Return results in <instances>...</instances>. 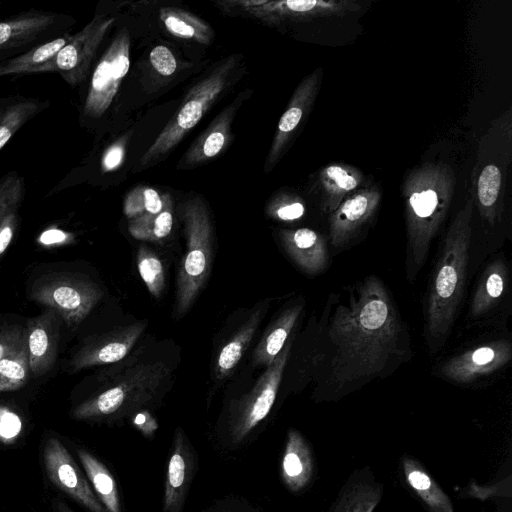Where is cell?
Returning a JSON list of instances; mask_svg holds the SVG:
<instances>
[{
  "label": "cell",
  "mask_w": 512,
  "mask_h": 512,
  "mask_svg": "<svg viewBox=\"0 0 512 512\" xmlns=\"http://www.w3.org/2000/svg\"><path fill=\"white\" fill-rule=\"evenodd\" d=\"M381 190L369 185L348 195L330 214L329 239L334 247L346 245L375 214Z\"/></svg>",
  "instance_id": "e0dca14e"
},
{
  "label": "cell",
  "mask_w": 512,
  "mask_h": 512,
  "mask_svg": "<svg viewBox=\"0 0 512 512\" xmlns=\"http://www.w3.org/2000/svg\"><path fill=\"white\" fill-rule=\"evenodd\" d=\"M29 295L33 301L56 311L69 327H75L88 316L103 292L86 277L57 273L38 279Z\"/></svg>",
  "instance_id": "ba28073f"
},
{
  "label": "cell",
  "mask_w": 512,
  "mask_h": 512,
  "mask_svg": "<svg viewBox=\"0 0 512 512\" xmlns=\"http://www.w3.org/2000/svg\"><path fill=\"white\" fill-rule=\"evenodd\" d=\"M216 4L226 13L250 17L267 25L342 16L361 7L359 3L349 0H225Z\"/></svg>",
  "instance_id": "9c48e42d"
},
{
  "label": "cell",
  "mask_w": 512,
  "mask_h": 512,
  "mask_svg": "<svg viewBox=\"0 0 512 512\" xmlns=\"http://www.w3.org/2000/svg\"><path fill=\"white\" fill-rule=\"evenodd\" d=\"M238 57L226 58L196 83L178 110L140 158L139 167H150L166 157L202 119L230 85Z\"/></svg>",
  "instance_id": "5b68a950"
},
{
  "label": "cell",
  "mask_w": 512,
  "mask_h": 512,
  "mask_svg": "<svg viewBox=\"0 0 512 512\" xmlns=\"http://www.w3.org/2000/svg\"><path fill=\"white\" fill-rule=\"evenodd\" d=\"M401 470L407 487L427 512H455L449 496L417 459L404 455L401 458Z\"/></svg>",
  "instance_id": "d4e9b609"
},
{
  "label": "cell",
  "mask_w": 512,
  "mask_h": 512,
  "mask_svg": "<svg viewBox=\"0 0 512 512\" xmlns=\"http://www.w3.org/2000/svg\"><path fill=\"white\" fill-rule=\"evenodd\" d=\"M98 393L76 406L71 417L79 421L112 422L148 407L164 392L171 369L162 361H140L123 371Z\"/></svg>",
  "instance_id": "277c9868"
},
{
  "label": "cell",
  "mask_w": 512,
  "mask_h": 512,
  "mask_svg": "<svg viewBox=\"0 0 512 512\" xmlns=\"http://www.w3.org/2000/svg\"><path fill=\"white\" fill-rule=\"evenodd\" d=\"M474 199L468 198L459 210L444 240L440 259L432 277L427 302V331L438 342L450 331L465 286Z\"/></svg>",
  "instance_id": "3957f363"
},
{
  "label": "cell",
  "mask_w": 512,
  "mask_h": 512,
  "mask_svg": "<svg viewBox=\"0 0 512 512\" xmlns=\"http://www.w3.org/2000/svg\"><path fill=\"white\" fill-rule=\"evenodd\" d=\"M54 507H56L55 512H73L69 507L59 501L54 502Z\"/></svg>",
  "instance_id": "bcb514c9"
},
{
  "label": "cell",
  "mask_w": 512,
  "mask_h": 512,
  "mask_svg": "<svg viewBox=\"0 0 512 512\" xmlns=\"http://www.w3.org/2000/svg\"><path fill=\"white\" fill-rule=\"evenodd\" d=\"M384 487L368 467L353 472L339 491L328 512H373Z\"/></svg>",
  "instance_id": "cb8c5ba5"
},
{
  "label": "cell",
  "mask_w": 512,
  "mask_h": 512,
  "mask_svg": "<svg viewBox=\"0 0 512 512\" xmlns=\"http://www.w3.org/2000/svg\"><path fill=\"white\" fill-rule=\"evenodd\" d=\"M172 198L164 195V207L158 214H146L129 221V233L138 240L158 242L166 238L173 226Z\"/></svg>",
  "instance_id": "836d02e7"
},
{
  "label": "cell",
  "mask_w": 512,
  "mask_h": 512,
  "mask_svg": "<svg viewBox=\"0 0 512 512\" xmlns=\"http://www.w3.org/2000/svg\"><path fill=\"white\" fill-rule=\"evenodd\" d=\"M125 143V138H121L106 148L100 159L102 173H109L120 167L125 157Z\"/></svg>",
  "instance_id": "7bdbcfd3"
},
{
  "label": "cell",
  "mask_w": 512,
  "mask_h": 512,
  "mask_svg": "<svg viewBox=\"0 0 512 512\" xmlns=\"http://www.w3.org/2000/svg\"><path fill=\"white\" fill-rule=\"evenodd\" d=\"M264 311L265 307L262 303L222 347L214 368L218 380L229 376L236 368L263 319Z\"/></svg>",
  "instance_id": "83f0119b"
},
{
  "label": "cell",
  "mask_w": 512,
  "mask_h": 512,
  "mask_svg": "<svg viewBox=\"0 0 512 512\" xmlns=\"http://www.w3.org/2000/svg\"><path fill=\"white\" fill-rule=\"evenodd\" d=\"M42 460L49 481L91 512H107L78 464L58 437L46 438Z\"/></svg>",
  "instance_id": "5bb4252c"
},
{
  "label": "cell",
  "mask_w": 512,
  "mask_h": 512,
  "mask_svg": "<svg viewBox=\"0 0 512 512\" xmlns=\"http://www.w3.org/2000/svg\"><path fill=\"white\" fill-rule=\"evenodd\" d=\"M76 20L65 13L30 9L0 20V62L71 32Z\"/></svg>",
  "instance_id": "8fae6325"
},
{
  "label": "cell",
  "mask_w": 512,
  "mask_h": 512,
  "mask_svg": "<svg viewBox=\"0 0 512 512\" xmlns=\"http://www.w3.org/2000/svg\"><path fill=\"white\" fill-rule=\"evenodd\" d=\"M328 338L334 350L330 379L341 386L384 375L409 349L396 306L375 276L365 278L348 303L337 306Z\"/></svg>",
  "instance_id": "6da1fadb"
},
{
  "label": "cell",
  "mask_w": 512,
  "mask_h": 512,
  "mask_svg": "<svg viewBox=\"0 0 512 512\" xmlns=\"http://www.w3.org/2000/svg\"><path fill=\"white\" fill-rule=\"evenodd\" d=\"M507 283V268L502 260L493 261L482 274L471 302L469 315L481 316L499 301Z\"/></svg>",
  "instance_id": "1f68e13d"
},
{
  "label": "cell",
  "mask_w": 512,
  "mask_h": 512,
  "mask_svg": "<svg viewBox=\"0 0 512 512\" xmlns=\"http://www.w3.org/2000/svg\"><path fill=\"white\" fill-rule=\"evenodd\" d=\"M497 123L496 153L492 154L491 149L485 140L479 153L488 157L486 163H476L474 180L476 187V198L479 211L482 217L493 226L500 217L502 201L504 198L507 170L511 162V120L510 113H507Z\"/></svg>",
  "instance_id": "4fadbf2b"
},
{
  "label": "cell",
  "mask_w": 512,
  "mask_h": 512,
  "mask_svg": "<svg viewBox=\"0 0 512 512\" xmlns=\"http://www.w3.org/2000/svg\"><path fill=\"white\" fill-rule=\"evenodd\" d=\"M116 21V17L97 12L93 18L47 64L39 73H58L72 88L81 86L93 67L98 50Z\"/></svg>",
  "instance_id": "7c38bea8"
},
{
  "label": "cell",
  "mask_w": 512,
  "mask_h": 512,
  "mask_svg": "<svg viewBox=\"0 0 512 512\" xmlns=\"http://www.w3.org/2000/svg\"><path fill=\"white\" fill-rule=\"evenodd\" d=\"M291 342L284 345L253 388L232 404L228 419V440L237 445L268 416L275 402Z\"/></svg>",
  "instance_id": "30bf717a"
},
{
  "label": "cell",
  "mask_w": 512,
  "mask_h": 512,
  "mask_svg": "<svg viewBox=\"0 0 512 512\" xmlns=\"http://www.w3.org/2000/svg\"><path fill=\"white\" fill-rule=\"evenodd\" d=\"M196 469V450L183 429L177 427L165 478L163 512H182Z\"/></svg>",
  "instance_id": "ac0fdd59"
},
{
  "label": "cell",
  "mask_w": 512,
  "mask_h": 512,
  "mask_svg": "<svg viewBox=\"0 0 512 512\" xmlns=\"http://www.w3.org/2000/svg\"><path fill=\"white\" fill-rule=\"evenodd\" d=\"M456 176L445 162H425L403 184L407 230V274L413 278L425 263L429 246L449 210Z\"/></svg>",
  "instance_id": "7a4b0ae2"
},
{
  "label": "cell",
  "mask_w": 512,
  "mask_h": 512,
  "mask_svg": "<svg viewBox=\"0 0 512 512\" xmlns=\"http://www.w3.org/2000/svg\"><path fill=\"white\" fill-rule=\"evenodd\" d=\"M270 217L280 221H295L305 213V205L300 197L290 193H280L267 207Z\"/></svg>",
  "instance_id": "f35d334b"
},
{
  "label": "cell",
  "mask_w": 512,
  "mask_h": 512,
  "mask_svg": "<svg viewBox=\"0 0 512 512\" xmlns=\"http://www.w3.org/2000/svg\"><path fill=\"white\" fill-rule=\"evenodd\" d=\"M186 251L180 261L175 313L182 317L191 308L210 273L213 258V225L204 201L194 197L182 207Z\"/></svg>",
  "instance_id": "8992f818"
},
{
  "label": "cell",
  "mask_w": 512,
  "mask_h": 512,
  "mask_svg": "<svg viewBox=\"0 0 512 512\" xmlns=\"http://www.w3.org/2000/svg\"><path fill=\"white\" fill-rule=\"evenodd\" d=\"M61 317L52 309L27 321L25 336L30 373L40 377L55 364L60 338Z\"/></svg>",
  "instance_id": "ffe728a7"
},
{
  "label": "cell",
  "mask_w": 512,
  "mask_h": 512,
  "mask_svg": "<svg viewBox=\"0 0 512 512\" xmlns=\"http://www.w3.org/2000/svg\"><path fill=\"white\" fill-rule=\"evenodd\" d=\"M362 181L363 174L354 166L344 163L325 166L319 175L322 211L331 214L348 195L358 189Z\"/></svg>",
  "instance_id": "484cf974"
},
{
  "label": "cell",
  "mask_w": 512,
  "mask_h": 512,
  "mask_svg": "<svg viewBox=\"0 0 512 512\" xmlns=\"http://www.w3.org/2000/svg\"><path fill=\"white\" fill-rule=\"evenodd\" d=\"M21 206L12 209L0 223V256L10 245L19 221V210Z\"/></svg>",
  "instance_id": "ee69618b"
},
{
  "label": "cell",
  "mask_w": 512,
  "mask_h": 512,
  "mask_svg": "<svg viewBox=\"0 0 512 512\" xmlns=\"http://www.w3.org/2000/svg\"><path fill=\"white\" fill-rule=\"evenodd\" d=\"M302 303H297L284 310L269 326L255 347L253 362L255 365L268 366L283 349L302 310Z\"/></svg>",
  "instance_id": "f546056e"
},
{
  "label": "cell",
  "mask_w": 512,
  "mask_h": 512,
  "mask_svg": "<svg viewBox=\"0 0 512 512\" xmlns=\"http://www.w3.org/2000/svg\"><path fill=\"white\" fill-rule=\"evenodd\" d=\"M71 32L44 42L34 48L0 62V77L10 75L37 74L39 68L51 61L70 41Z\"/></svg>",
  "instance_id": "4dcf8cb0"
},
{
  "label": "cell",
  "mask_w": 512,
  "mask_h": 512,
  "mask_svg": "<svg viewBox=\"0 0 512 512\" xmlns=\"http://www.w3.org/2000/svg\"><path fill=\"white\" fill-rule=\"evenodd\" d=\"M315 473L312 448L305 437L295 429H289L281 461L282 481L293 493L305 490Z\"/></svg>",
  "instance_id": "603a6c76"
},
{
  "label": "cell",
  "mask_w": 512,
  "mask_h": 512,
  "mask_svg": "<svg viewBox=\"0 0 512 512\" xmlns=\"http://www.w3.org/2000/svg\"><path fill=\"white\" fill-rule=\"evenodd\" d=\"M30 373L26 344L0 360V392L23 387Z\"/></svg>",
  "instance_id": "e575fe53"
},
{
  "label": "cell",
  "mask_w": 512,
  "mask_h": 512,
  "mask_svg": "<svg viewBox=\"0 0 512 512\" xmlns=\"http://www.w3.org/2000/svg\"><path fill=\"white\" fill-rule=\"evenodd\" d=\"M163 207L164 195L145 186L133 189L124 201V213L130 220L146 214H158Z\"/></svg>",
  "instance_id": "d590c367"
},
{
  "label": "cell",
  "mask_w": 512,
  "mask_h": 512,
  "mask_svg": "<svg viewBox=\"0 0 512 512\" xmlns=\"http://www.w3.org/2000/svg\"><path fill=\"white\" fill-rule=\"evenodd\" d=\"M209 512H257L250 506L244 504L222 503L214 506Z\"/></svg>",
  "instance_id": "f6af8a7d"
},
{
  "label": "cell",
  "mask_w": 512,
  "mask_h": 512,
  "mask_svg": "<svg viewBox=\"0 0 512 512\" xmlns=\"http://www.w3.org/2000/svg\"><path fill=\"white\" fill-rule=\"evenodd\" d=\"M137 267L148 291L154 297L159 298L165 286V274L158 256L146 246L139 247Z\"/></svg>",
  "instance_id": "8d00e7d4"
},
{
  "label": "cell",
  "mask_w": 512,
  "mask_h": 512,
  "mask_svg": "<svg viewBox=\"0 0 512 512\" xmlns=\"http://www.w3.org/2000/svg\"><path fill=\"white\" fill-rule=\"evenodd\" d=\"M511 357L508 341H494L451 358L442 366L441 374L456 383H469L500 369Z\"/></svg>",
  "instance_id": "d6986e66"
},
{
  "label": "cell",
  "mask_w": 512,
  "mask_h": 512,
  "mask_svg": "<svg viewBox=\"0 0 512 512\" xmlns=\"http://www.w3.org/2000/svg\"><path fill=\"white\" fill-rule=\"evenodd\" d=\"M227 106L199 137L192 143L179 161V169H190L206 163L219 155L228 145L231 124L242 103V94Z\"/></svg>",
  "instance_id": "44dd1931"
},
{
  "label": "cell",
  "mask_w": 512,
  "mask_h": 512,
  "mask_svg": "<svg viewBox=\"0 0 512 512\" xmlns=\"http://www.w3.org/2000/svg\"><path fill=\"white\" fill-rule=\"evenodd\" d=\"M25 188L24 176L15 170L0 176V223L12 209L22 205Z\"/></svg>",
  "instance_id": "74e56055"
},
{
  "label": "cell",
  "mask_w": 512,
  "mask_h": 512,
  "mask_svg": "<svg viewBox=\"0 0 512 512\" xmlns=\"http://www.w3.org/2000/svg\"><path fill=\"white\" fill-rule=\"evenodd\" d=\"M75 452L95 495L106 511L121 512L117 483L109 469L85 448L77 446Z\"/></svg>",
  "instance_id": "f1b7e54d"
},
{
  "label": "cell",
  "mask_w": 512,
  "mask_h": 512,
  "mask_svg": "<svg viewBox=\"0 0 512 512\" xmlns=\"http://www.w3.org/2000/svg\"><path fill=\"white\" fill-rule=\"evenodd\" d=\"M50 101L23 95H0V151L30 120L50 107Z\"/></svg>",
  "instance_id": "4316f807"
},
{
  "label": "cell",
  "mask_w": 512,
  "mask_h": 512,
  "mask_svg": "<svg viewBox=\"0 0 512 512\" xmlns=\"http://www.w3.org/2000/svg\"><path fill=\"white\" fill-rule=\"evenodd\" d=\"M22 421L12 410L0 406V442L13 443L22 433Z\"/></svg>",
  "instance_id": "ab89813d"
},
{
  "label": "cell",
  "mask_w": 512,
  "mask_h": 512,
  "mask_svg": "<svg viewBox=\"0 0 512 512\" xmlns=\"http://www.w3.org/2000/svg\"><path fill=\"white\" fill-rule=\"evenodd\" d=\"M129 55L130 36L127 28H122L93 65L85 81L87 84L79 110L82 126L89 128L102 121L108 113L129 70Z\"/></svg>",
  "instance_id": "52a82bcc"
},
{
  "label": "cell",
  "mask_w": 512,
  "mask_h": 512,
  "mask_svg": "<svg viewBox=\"0 0 512 512\" xmlns=\"http://www.w3.org/2000/svg\"><path fill=\"white\" fill-rule=\"evenodd\" d=\"M283 248L293 262L305 273L316 275L328 264L329 255L324 237L309 228L281 230Z\"/></svg>",
  "instance_id": "7402d4cb"
},
{
  "label": "cell",
  "mask_w": 512,
  "mask_h": 512,
  "mask_svg": "<svg viewBox=\"0 0 512 512\" xmlns=\"http://www.w3.org/2000/svg\"><path fill=\"white\" fill-rule=\"evenodd\" d=\"M322 69L318 68L307 75L296 87L286 110L279 119L277 129L265 162V172H269L282 158L288 144L298 129L304 116L310 111L320 90Z\"/></svg>",
  "instance_id": "2e32d148"
},
{
  "label": "cell",
  "mask_w": 512,
  "mask_h": 512,
  "mask_svg": "<svg viewBox=\"0 0 512 512\" xmlns=\"http://www.w3.org/2000/svg\"><path fill=\"white\" fill-rule=\"evenodd\" d=\"M146 326V321H138L86 340L73 355L70 371L119 362L129 354Z\"/></svg>",
  "instance_id": "9a60e30c"
},
{
  "label": "cell",
  "mask_w": 512,
  "mask_h": 512,
  "mask_svg": "<svg viewBox=\"0 0 512 512\" xmlns=\"http://www.w3.org/2000/svg\"><path fill=\"white\" fill-rule=\"evenodd\" d=\"M25 344V330L18 327L0 329V360Z\"/></svg>",
  "instance_id": "b9f144b4"
},
{
  "label": "cell",
  "mask_w": 512,
  "mask_h": 512,
  "mask_svg": "<svg viewBox=\"0 0 512 512\" xmlns=\"http://www.w3.org/2000/svg\"><path fill=\"white\" fill-rule=\"evenodd\" d=\"M165 28L174 36L208 45L213 41L214 31L199 17L176 7H163L159 12Z\"/></svg>",
  "instance_id": "d6a6232c"
},
{
  "label": "cell",
  "mask_w": 512,
  "mask_h": 512,
  "mask_svg": "<svg viewBox=\"0 0 512 512\" xmlns=\"http://www.w3.org/2000/svg\"><path fill=\"white\" fill-rule=\"evenodd\" d=\"M2 5V3L0 2V6Z\"/></svg>",
  "instance_id": "7dc6e473"
},
{
  "label": "cell",
  "mask_w": 512,
  "mask_h": 512,
  "mask_svg": "<svg viewBox=\"0 0 512 512\" xmlns=\"http://www.w3.org/2000/svg\"><path fill=\"white\" fill-rule=\"evenodd\" d=\"M154 70L162 76H171L177 68V61L171 50L164 46L154 47L149 55Z\"/></svg>",
  "instance_id": "60d3db41"
}]
</instances>
